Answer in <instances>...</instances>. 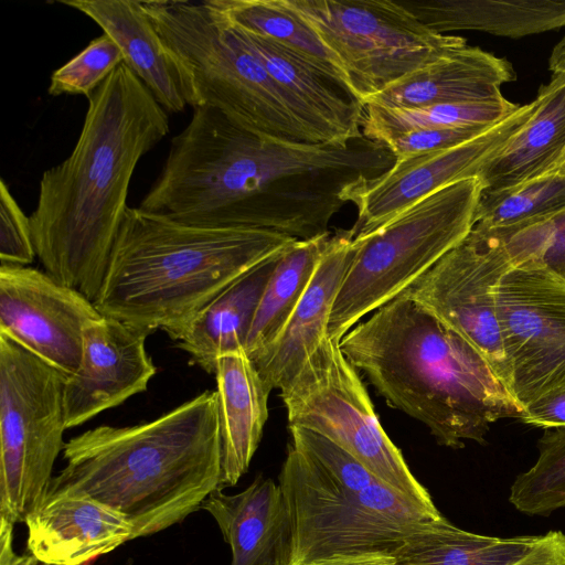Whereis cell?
<instances>
[{
  "label": "cell",
  "instance_id": "obj_1",
  "mask_svg": "<svg viewBox=\"0 0 565 565\" xmlns=\"http://www.w3.org/2000/svg\"><path fill=\"white\" fill-rule=\"evenodd\" d=\"M394 163L385 145L365 137L345 147L278 140L200 106L171 139L162 171L138 209L193 226L310 239L330 232L349 185Z\"/></svg>",
  "mask_w": 565,
  "mask_h": 565
},
{
  "label": "cell",
  "instance_id": "obj_2",
  "mask_svg": "<svg viewBox=\"0 0 565 565\" xmlns=\"http://www.w3.org/2000/svg\"><path fill=\"white\" fill-rule=\"evenodd\" d=\"M87 98L76 145L43 172L29 218L44 271L94 302L128 209L135 169L170 126L167 111L124 63Z\"/></svg>",
  "mask_w": 565,
  "mask_h": 565
},
{
  "label": "cell",
  "instance_id": "obj_3",
  "mask_svg": "<svg viewBox=\"0 0 565 565\" xmlns=\"http://www.w3.org/2000/svg\"><path fill=\"white\" fill-rule=\"evenodd\" d=\"M63 458L47 491L79 493L114 509L132 524L134 539L161 532L222 489L216 391L151 422L86 430L65 443Z\"/></svg>",
  "mask_w": 565,
  "mask_h": 565
},
{
  "label": "cell",
  "instance_id": "obj_4",
  "mask_svg": "<svg viewBox=\"0 0 565 565\" xmlns=\"http://www.w3.org/2000/svg\"><path fill=\"white\" fill-rule=\"evenodd\" d=\"M339 347L390 406L423 423L441 446L484 444L492 424L522 414L483 356L403 294Z\"/></svg>",
  "mask_w": 565,
  "mask_h": 565
},
{
  "label": "cell",
  "instance_id": "obj_5",
  "mask_svg": "<svg viewBox=\"0 0 565 565\" xmlns=\"http://www.w3.org/2000/svg\"><path fill=\"white\" fill-rule=\"evenodd\" d=\"M295 241L264 230L182 224L128 206L94 305L103 316L170 337Z\"/></svg>",
  "mask_w": 565,
  "mask_h": 565
},
{
  "label": "cell",
  "instance_id": "obj_6",
  "mask_svg": "<svg viewBox=\"0 0 565 565\" xmlns=\"http://www.w3.org/2000/svg\"><path fill=\"white\" fill-rule=\"evenodd\" d=\"M140 2L183 71L193 108H216L259 136L312 143L263 63L207 0Z\"/></svg>",
  "mask_w": 565,
  "mask_h": 565
},
{
  "label": "cell",
  "instance_id": "obj_7",
  "mask_svg": "<svg viewBox=\"0 0 565 565\" xmlns=\"http://www.w3.org/2000/svg\"><path fill=\"white\" fill-rule=\"evenodd\" d=\"M478 177L445 186L383 226L353 238L355 254L333 303L327 335L340 342L361 318L391 301L473 228Z\"/></svg>",
  "mask_w": 565,
  "mask_h": 565
},
{
  "label": "cell",
  "instance_id": "obj_8",
  "mask_svg": "<svg viewBox=\"0 0 565 565\" xmlns=\"http://www.w3.org/2000/svg\"><path fill=\"white\" fill-rule=\"evenodd\" d=\"M279 487L291 523L289 565L333 556L392 554L411 533L439 518L376 480L353 492L313 458L288 446Z\"/></svg>",
  "mask_w": 565,
  "mask_h": 565
},
{
  "label": "cell",
  "instance_id": "obj_9",
  "mask_svg": "<svg viewBox=\"0 0 565 565\" xmlns=\"http://www.w3.org/2000/svg\"><path fill=\"white\" fill-rule=\"evenodd\" d=\"M67 374L0 333V518L24 522L64 449Z\"/></svg>",
  "mask_w": 565,
  "mask_h": 565
},
{
  "label": "cell",
  "instance_id": "obj_10",
  "mask_svg": "<svg viewBox=\"0 0 565 565\" xmlns=\"http://www.w3.org/2000/svg\"><path fill=\"white\" fill-rule=\"evenodd\" d=\"M280 397L289 427H302L328 438L395 492L440 514L381 426L358 371L338 341L327 335L280 391Z\"/></svg>",
  "mask_w": 565,
  "mask_h": 565
},
{
  "label": "cell",
  "instance_id": "obj_11",
  "mask_svg": "<svg viewBox=\"0 0 565 565\" xmlns=\"http://www.w3.org/2000/svg\"><path fill=\"white\" fill-rule=\"evenodd\" d=\"M342 62L358 100L366 99L463 38L437 33L393 0H287Z\"/></svg>",
  "mask_w": 565,
  "mask_h": 565
},
{
  "label": "cell",
  "instance_id": "obj_12",
  "mask_svg": "<svg viewBox=\"0 0 565 565\" xmlns=\"http://www.w3.org/2000/svg\"><path fill=\"white\" fill-rule=\"evenodd\" d=\"M511 267L504 234L475 225L402 294L472 345L512 396L497 305L500 281Z\"/></svg>",
  "mask_w": 565,
  "mask_h": 565
},
{
  "label": "cell",
  "instance_id": "obj_13",
  "mask_svg": "<svg viewBox=\"0 0 565 565\" xmlns=\"http://www.w3.org/2000/svg\"><path fill=\"white\" fill-rule=\"evenodd\" d=\"M497 305L512 396L523 412L565 386V279L523 262L502 277Z\"/></svg>",
  "mask_w": 565,
  "mask_h": 565
},
{
  "label": "cell",
  "instance_id": "obj_14",
  "mask_svg": "<svg viewBox=\"0 0 565 565\" xmlns=\"http://www.w3.org/2000/svg\"><path fill=\"white\" fill-rule=\"evenodd\" d=\"M537 105L535 98L467 142L395 161L384 173L349 185L341 199L352 203L358 211L350 230L353 238L369 235L445 186L479 177L482 168L526 125Z\"/></svg>",
  "mask_w": 565,
  "mask_h": 565
},
{
  "label": "cell",
  "instance_id": "obj_15",
  "mask_svg": "<svg viewBox=\"0 0 565 565\" xmlns=\"http://www.w3.org/2000/svg\"><path fill=\"white\" fill-rule=\"evenodd\" d=\"M102 316L45 271L0 265V333L68 376L79 366L85 327Z\"/></svg>",
  "mask_w": 565,
  "mask_h": 565
},
{
  "label": "cell",
  "instance_id": "obj_16",
  "mask_svg": "<svg viewBox=\"0 0 565 565\" xmlns=\"http://www.w3.org/2000/svg\"><path fill=\"white\" fill-rule=\"evenodd\" d=\"M150 334L107 316L85 327L79 366L64 386L66 429L147 391L157 372L146 351Z\"/></svg>",
  "mask_w": 565,
  "mask_h": 565
},
{
  "label": "cell",
  "instance_id": "obj_17",
  "mask_svg": "<svg viewBox=\"0 0 565 565\" xmlns=\"http://www.w3.org/2000/svg\"><path fill=\"white\" fill-rule=\"evenodd\" d=\"M231 28L263 63L312 143L345 147L363 137L360 102L280 45Z\"/></svg>",
  "mask_w": 565,
  "mask_h": 565
},
{
  "label": "cell",
  "instance_id": "obj_18",
  "mask_svg": "<svg viewBox=\"0 0 565 565\" xmlns=\"http://www.w3.org/2000/svg\"><path fill=\"white\" fill-rule=\"evenodd\" d=\"M24 523L30 554L49 565H85L134 540V526L122 514L66 491H46Z\"/></svg>",
  "mask_w": 565,
  "mask_h": 565
},
{
  "label": "cell",
  "instance_id": "obj_19",
  "mask_svg": "<svg viewBox=\"0 0 565 565\" xmlns=\"http://www.w3.org/2000/svg\"><path fill=\"white\" fill-rule=\"evenodd\" d=\"M355 250L350 230L331 234L312 279L285 327L252 359L271 391L285 388L327 337L331 310Z\"/></svg>",
  "mask_w": 565,
  "mask_h": 565
},
{
  "label": "cell",
  "instance_id": "obj_20",
  "mask_svg": "<svg viewBox=\"0 0 565 565\" xmlns=\"http://www.w3.org/2000/svg\"><path fill=\"white\" fill-rule=\"evenodd\" d=\"M515 78L512 65L467 43L404 75L366 99L388 108L482 102L503 97L501 86Z\"/></svg>",
  "mask_w": 565,
  "mask_h": 565
},
{
  "label": "cell",
  "instance_id": "obj_21",
  "mask_svg": "<svg viewBox=\"0 0 565 565\" xmlns=\"http://www.w3.org/2000/svg\"><path fill=\"white\" fill-rule=\"evenodd\" d=\"M92 19L120 47L130 71L169 113L193 107L192 88L140 1L62 0Z\"/></svg>",
  "mask_w": 565,
  "mask_h": 565
},
{
  "label": "cell",
  "instance_id": "obj_22",
  "mask_svg": "<svg viewBox=\"0 0 565 565\" xmlns=\"http://www.w3.org/2000/svg\"><path fill=\"white\" fill-rule=\"evenodd\" d=\"M202 509L216 521L232 551L231 565H289L291 523L279 484L257 477L245 490H215Z\"/></svg>",
  "mask_w": 565,
  "mask_h": 565
},
{
  "label": "cell",
  "instance_id": "obj_23",
  "mask_svg": "<svg viewBox=\"0 0 565 565\" xmlns=\"http://www.w3.org/2000/svg\"><path fill=\"white\" fill-rule=\"evenodd\" d=\"M222 489L247 471L268 418L271 390L245 351L218 359L215 369Z\"/></svg>",
  "mask_w": 565,
  "mask_h": 565
},
{
  "label": "cell",
  "instance_id": "obj_24",
  "mask_svg": "<svg viewBox=\"0 0 565 565\" xmlns=\"http://www.w3.org/2000/svg\"><path fill=\"white\" fill-rule=\"evenodd\" d=\"M282 253L241 276L169 337L191 364L214 374L220 358L245 351L262 295Z\"/></svg>",
  "mask_w": 565,
  "mask_h": 565
},
{
  "label": "cell",
  "instance_id": "obj_25",
  "mask_svg": "<svg viewBox=\"0 0 565 565\" xmlns=\"http://www.w3.org/2000/svg\"><path fill=\"white\" fill-rule=\"evenodd\" d=\"M536 98L526 125L482 168V190H507L565 167V82L551 77Z\"/></svg>",
  "mask_w": 565,
  "mask_h": 565
},
{
  "label": "cell",
  "instance_id": "obj_26",
  "mask_svg": "<svg viewBox=\"0 0 565 565\" xmlns=\"http://www.w3.org/2000/svg\"><path fill=\"white\" fill-rule=\"evenodd\" d=\"M430 30H473L519 39L565 26V0L399 1Z\"/></svg>",
  "mask_w": 565,
  "mask_h": 565
},
{
  "label": "cell",
  "instance_id": "obj_27",
  "mask_svg": "<svg viewBox=\"0 0 565 565\" xmlns=\"http://www.w3.org/2000/svg\"><path fill=\"white\" fill-rule=\"evenodd\" d=\"M232 26L259 35L294 54L351 97L354 85L338 56L287 0H207ZM359 102V100H358Z\"/></svg>",
  "mask_w": 565,
  "mask_h": 565
},
{
  "label": "cell",
  "instance_id": "obj_28",
  "mask_svg": "<svg viewBox=\"0 0 565 565\" xmlns=\"http://www.w3.org/2000/svg\"><path fill=\"white\" fill-rule=\"evenodd\" d=\"M543 535L495 537L459 529L443 515L411 533L392 553L395 565H511Z\"/></svg>",
  "mask_w": 565,
  "mask_h": 565
},
{
  "label": "cell",
  "instance_id": "obj_29",
  "mask_svg": "<svg viewBox=\"0 0 565 565\" xmlns=\"http://www.w3.org/2000/svg\"><path fill=\"white\" fill-rule=\"evenodd\" d=\"M331 232L310 239H297L279 256L258 303L246 341L252 360L280 333L307 290Z\"/></svg>",
  "mask_w": 565,
  "mask_h": 565
},
{
  "label": "cell",
  "instance_id": "obj_30",
  "mask_svg": "<svg viewBox=\"0 0 565 565\" xmlns=\"http://www.w3.org/2000/svg\"><path fill=\"white\" fill-rule=\"evenodd\" d=\"M519 106L505 97L418 108H388L365 104L361 129L363 137L384 143L394 136L418 128L493 126Z\"/></svg>",
  "mask_w": 565,
  "mask_h": 565
},
{
  "label": "cell",
  "instance_id": "obj_31",
  "mask_svg": "<svg viewBox=\"0 0 565 565\" xmlns=\"http://www.w3.org/2000/svg\"><path fill=\"white\" fill-rule=\"evenodd\" d=\"M565 211V167L545 177L497 192L481 191L476 224L514 230Z\"/></svg>",
  "mask_w": 565,
  "mask_h": 565
},
{
  "label": "cell",
  "instance_id": "obj_32",
  "mask_svg": "<svg viewBox=\"0 0 565 565\" xmlns=\"http://www.w3.org/2000/svg\"><path fill=\"white\" fill-rule=\"evenodd\" d=\"M533 466L510 487L509 501L529 515H548L565 508V429L544 430Z\"/></svg>",
  "mask_w": 565,
  "mask_h": 565
},
{
  "label": "cell",
  "instance_id": "obj_33",
  "mask_svg": "<svg viewBox=\"0 0 565 565\" xmlns=\"http://www.w3.org/2000/svg\"><path fill=\"white\" fill-rule=\"evenodd\" d=\"M125 62L117 43L107 34L94 39L83 51L51 75L47 93L92 95Z\"/></svg>",
  "mask_w": 565,
  "mask_h": 565
},
{
  "label": "cell",
  "instance_id": "obj_34",
  "mask_svg": "<svg viewBox=\"0 0 565 565\" xmlns=\"http://www.w3.org/2000/svg\"><path fill=\"white\" fill-rule=\"evenodd\" d=\"M500 231L512 266L534 260L565 279V211L519 228Z\"/></svg>",
  "mask_w": 565,
  "mask_h": 565
},
{
  "label": "cell",
  "instance_id": "obj_35",
  "mask_svg": "<svg viewBox=\"0 0 565 565\" xmlns=\"http://www.w3.org/2000/svg\"><path fill=\"white\" fill-rule=\"evenodd\" d=\"M291 444L313 458L348 490L359 492L376 480L359 460L328 438L302 427H289Z\"/></svg>",
  "mask_w": 565,
  "mask_h": 565
},
{
  "label": "cell",
  "instance_id": "obj_36",
  "mask_svg": "<svg viewBox=\"0 0 565 565\" xmlns=\"http://www.w3.org/2000/svg\"><path fill=\"white\" fill-rule=\"evenodd\" d=\"M36 257L30 218L12 196L6 181H0V260L1 264L28 266Z\"/></svg>",
  "mask_w": 565,
  "mask_h": 565
},
{
  "label": "cell",
  "instance_id": "obj_37",
  "mask_svg": "<svg viewBox=\"0 0 565 565\" xmlns=\"http://www.w3.org/2000/svg\"><path fill=\"white\" fill-rule=\"evenodd\" d=\"M492 126H468L457 128H418L387 139L385 145L402 161L433 151L444 150L467 142Z\"/></svg>",
  "mask_w": 565,
  "mask_h": 565
},
{
  "label": "cell",
  "instance_id": "obj_38",
  "mask_svg": "<svg viewBox=\"0 0 565 565\" xmlns=\"http://www.w3.org/2000/svg\"><path fill=\"white\" fill-rule=\"evenodd\" d=\"M518 419L543 430L565 429V386L527 405Z\"/></svg>",
  "mask_w": 565,
  "mask_h": 565
},
{
  "label": "cell",
  "instance_id": "obj_39",
  "mask_svg": "<svg viewBox=\"0 0 565 565\" xmlns=\"http://www.w3.org/2000/svg\"><path fill=\"white\" fill-rule=\"evenodd\" d=\"M511 565H565V533L550 531L527 555Z\"/></svg>",
  "mask_w": 565,
  "mask_h": 565
},
{
  "label": "cell",
  "instance_id": "obj_40",
  "mask_svg": "<svg viewBox=\"0 0 565 565\" xmlns=\"http://www.w3.org/2000/svg\"><path fill=\"white\" fill-rule=\"evenodd\" d=\"M312 565H395L392 554L364 553L355 555L333 556Z\"/></svg>",
  "mask_w": 565,
  "mask_h": 565
},
{
  "label": "cell",
  "instance_id": "obj_41",
  "mask_svg": "<svg viewBox=\"0 0 565 565\" xmlns=\"http://www.w3.org/2000/svg\"><path fill=\"white\" fill-rule=\"evenodd\" d=\"M552 77L565 82V36L553 47L548 57Z\"/></svg>",
  "mask_w": 565,
  "mask_h": 565
}]
</instances>
